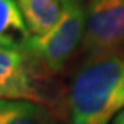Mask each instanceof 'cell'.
<instances>
[{
    "instance_id": "6",
    "label": "cell",
    "mask_w": 124,
    "mask_h": 124,
    "mask_svg": "<svg viewBox=\"0 0 124 124\" xmlns=\"http://www.w3.org/2000/svg\"><path fill=\"white\" fill-rule=\"evenodd\" d=\"M29 36L17 0H0V48L21 50Z\"/></svg>"
},
{
    "instance_id": "2",
    "label": "cell",
    "mask_w": 124,
    "mask_h": 124,
    "mask_svg": "<svg viewBox=\"0 0 124 124\" xmlns=\"http://www.w3.org/2000/svg\"><path fill=\"white\" fill-rule=\"evenodd\" d=\"M63 11L55 26L43 36H29L21 51L39 61L50 73L66 66L83 40L85 8L81 0H62Z\"/></svg>"
},
{
    "instance_id": "9",
    "label": "cell",
    "mask_w": 124,
    "mask_h": 124,
    "mask_svg": "<svg viewBox=\"0 0 124 124\" xmlns=\"http://www.w3.org/2000/svg\"><path fill=\"white\" fill-rule=\"evenodd\" d=\"M51 124H61V123H57V121H53Z\"/></svg>"
},
{
    "instance_id": "7",
    "label": "cell",
    "mask_w": 124,
    "mask_h": 124,
    "mask_svg": "<svg viewBox=\"0 0 124 124\" xmlns=\"http://www.w3.org/2000/svg\"><path fill=\"white\" fill-rule=\"evenodd\" d=\"M46 108L21 99H0V124H51Z\"/></svg>"
},
{
    "instance_id": "1",
    "label": "cell",
    "mask_w": 124,
    "mask_h": 124,
    "mask_svg": "<svg viewBox=\"0 0 124 124\" xmlns=\"http://www.w3.org/2000/svg\"><path fill=\"white\" fill-rule=\"evenodd\" d=\"M124 108V51L87 58L68 90L69 124H109Z\"/></svg>"
},
{
    "instance_id": "3",
    "label": "cell",
    "mask_w": 124,
    "mask_h": 124,
    "mask_svg": "<svg viewBox=\"0 0 124 124\" xmlns=\"http://www.w3.org/2000/svg\"><path fill=\"white\" fill-rule=\"evenodd\" d=\"M81 43L87 58L124 51V0H90Z\"/></svg>"
},
{
    "instance_id": "5",
    "label": "cell",
    "mask_w": 124,
    "mask_h": 124,
    "mask_svg": "<svg viewBox=\"0 0 124 124\" xmlns=\"http://www.w3.org/2000/svg\"><path fill=\"white\" fill-rule=\"evenodd\" d=\"M17 3L32 36L48 33L63 11L62 0H17Z\"/></svg>"
},
{
    "instance_id": "8",
    "label": "cell",
    "mask_w": 124,
    "mask_h": 124,
    "mask_svg": "<svg viewBox=\"0 0 124 124\" xmlns=\"http://www.w3.org/2000/svg\"><path fill=\"white\" fill-rule=\"evenodd\" d=\"M112 124H124V108L115 116V119H113V123Z\"/></svg>"
},
{
    "instance_id": "4",
    "label": "cell",
    "mask_w": 124,
    "mask_h": 124,
    "mask_svg": "<svg viewBox=\"0 0 124 124\" xmlns=\"http://www.w3.org/2000/svg\"><path fill=\"white\" fill-rule=\"evenodd\" d=\"M35 66L36 62L29 54L0 48V99L29 102Z\"/></svg>"
}]
</instances>
